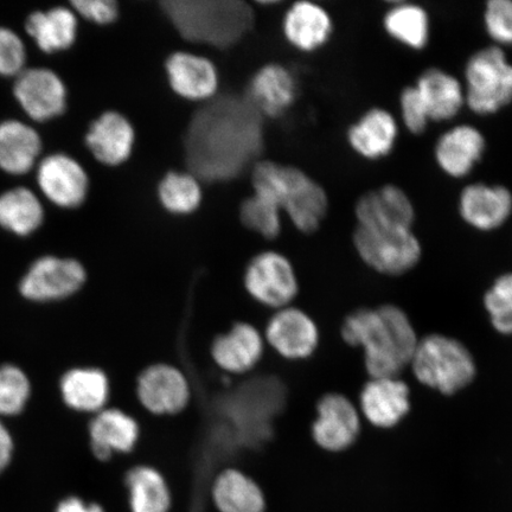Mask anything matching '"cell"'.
<instances>
[{
    "label": "cell",
    "mask_w": 512,
    "mask_h": 512,
    "mask_svg": "<svg viewBox=\"0 0 512 512\" xmlns=\"http://www.w3.org/2000/svg\"><path fill=\"white\" fill-rule=\"evenodd\" d=\"M335 21L328 9L309 0L293 3L285 12L283 34L290 46L300 53L322 50L332 40Z\"/></svg>",
    "instance_id": "obj_22"
},
{
    "label": "cell",
    "mask_w": 512,
    "mask_h": 512,
    "mask_svg": "<svg viewBox=\"0 0 512 512\" xmlns=\"http://www.w3.org/2000/svg\"><path fill=\"white\" fill-rule=\"evenodd\" d=\"M265 338L254 325L238 322L217 336L210 355L217 367L230 375H242L253 370L264 356Z\"/></svg>",
    "instance_id": "obj_24"
},
{
    "label": "cell",
    "mask_w": 512,
    "mask_h": 512,
    "mask_svg": "<svg viewBox=\"0 0 512 512\" xmlns=\"http://www.w3.org/2000/svg\"><path fill=\"white\" fill-rule=\"evenodd\" d=\"M413 85L424 101L431 123H450L466 108L463 81L444 68L422 70Z\"/></svg>",
    "instance_id": "obj_25"
},
{
    "label": "cell",
    "mask_w": 512,
    "mask_h": 512,
    "mask_svg": "<svg viewBox=\"0 0 512 512\" xmlns=\"http://www.w3.org/2000/svg\"><path fill=\"white\" fill-rule=\"evenodd\" d=\"M62 399L69 408L81 413H99L110 400V381L98 368H75L63 375Z\"/></svg>",
    "instance_id": "obj_28"
},
{
    "label": "cell",
    "mask_w": 512,
    "mask_h": 512,
    "mask_svg": "<svg viewBox=\"0 0 512 512\" xmlns=\"http://www.w3.org/2000/svg\"><path fill=\"white\" fill-rule=\"evenodd\" d=\"M126 488L132 512H169L171 492L155 467L138 465L126 473Z\"/></svg>",
    "instance_id": "obj_32"
},
{
    "label": "cell",
    "mask_w": 512,
    "mask_h": 512,
    "mask_svg": "<svg viewBox=\"0 0 512 512\" xmlns=\"http://www.w3.org/2000/svg\"><path fill=\"white\" fill-rule=\"evenodd\" d=\"M382 29L399 46L420 53L430 46L432 19L421 4L395 2L384 11Z\"/></svg>",
    "instance_id": "obj_27"
},
{
    "label": "cell",
    "mask_w": 512,
    "mask_h": 512,
    "mask_svg": "<svg viewBox=\"0 0 512 512\" xmlns=\"http://www.w3.org/2000/svg\"><path fill=\"white\" fill-rule=\"evenodd\" d=\"M160 8L185 41L217 49L236 46L254 27V10L241 0H168Z\"/></svg>",
    "instance_id": "obj_4"
},
{
    "label": "cell",
    "mask_w": 512,
    "mask_h": 512,
    "mask_svg": "<svg viewBox=\"0 0 512 512\" xmlns=\"http://www.w3.org/2000/svg\"><path fill=\"white\" fill-rule=\"evenodd\" d=\"M251 181L253 192L277 204L300 233H316L329 214L328 192L297 166L259 160Z\"/></svg>",
    "instance_id": "obj_3"
},
{
    "label": "cell",
    "mask_w": 512,
    "mask_h": 512,
    "mask_svg": "<svg viewBox=\"0 0 512 512\" xmlns=\"http://www.w3.org/2000/svg\"><path fill=\"white\" fill-rule=\"evenodd\" d=\"M87 281V271L75 259L43 256L25 273L19 291L32 302H53L78 293Z\"/></svg>",
    "instance_id": "obj_10"
},
{
    "label": "cell",
    "mask_w": 512,
    "mask_h": 512,
    "mask_svg": "<svg viewBox=\"0 0 512 512\" xmlns=\"http://www.w3.org/2000/svg\"><path fill=\"white\" fill-rule=\"evenodd\" d=\"M136 394L140 405L150 414L170 416L189 406L191 388L181 369L169 363H156L138 376Z\"/></svg>",
    "instance_id": "obj_13"
},
{
    "label": "cell",
    "mask_w": 512,
    "mask_h": 512,
    "mask_svg": "<svg viewBox=\"0 0 512 512\" xmlns=\"http://www.w3.org/2000/svg\"><path fill=\"white\" fill-rule=\"evenodd\" d=\"M44 220L42 203L27 188H16L0 195V226L19 236H28Z\"/></svg>",
    "instance_id": "obj_33"
},
{
    "label": "cell",
    "mask_w": 512,
    "mask_h": 512,
    "mask_svg": "<svg viewBox=\"0 0 512 512\" xmlns=\"http://www.w3.org/2000/svg\"><path fill=\"white\" fill-rule=\"evenodd\" d=\"M299 85L291 69L268 63L252 76L246 99L262 118L279 119L296 104Z\"/></svg>",
    "instance_id": "obj_21"
},
{
    "label": "cell",
    "mask_w": 512,
    "mask_h": 512,
    "mask_svg": "<svg viewBox=\"0 0 512 512\" xmlns=\"http://www.w3.org/2000/svg\"><path fill=\"white\" fill-rule=\"evenodd\" d=\"M462 81L466 108L478 117H492L512 105V62L502 48L490 44L471 54Z\"/></svg>",
    "instance_id": "obj_6"
},
{
    "label": "cell",
    "mask_w": 512,
    "mask_h": 512,
    "mask_svg": "<svg viewBox=\"0 0 512 512\" xmlns=\"http://www.w3.org/2000/svg\"><path fill=\"white\" fill-rule=\"evenodd\" d=\"M457 211L467 227L494 233L512 217V191L499 183L472 182L460 190Z\"/></svg>",
    "instance_id": "obj_11"
},
{
    "label": "cell",
    "mask_w": 512,
    "mask_h": 512,
    "mask_svg": "<svg viewBox=\"0 0 512 512\" xmlns=\"http://www.w3.org/2000/svg\"><path fill=\"white\" fill-rule=\"evenodd\" d=\"M409 368L422 386L445 396L469 387L478 370L470 349L457 338L443 334L420 338Z\"/></svg>",
    "instance_id": "obj_5"
},
{
    "label": "cell",
    "mask_w": 512,
    "mask_h": 512,
    "mask_svg": "<svg viewBox=\"0 0 512 512\" xmlns=\"http://www.w3.org/2000/svg\"><path fill=\"white\" fill-rule=\"evenodd\" d=\"M37 183L50 202L64 209H75L87 200L89 178L78 160L56 153L38 166Z\"/></svg>",
    "instance_id": "obj_20"
},
{
    "label": "cell",
    "mask_w": 512,
    "mask_h": 512,
    "mask_svg": "<svg viewBox=\"0 0 512 512\" xmlns=\"http://www.w3.org/2000/svg\"><path fill=\"white\" fill-rule=\"evenodd\" d=\"M14 453V440L6 427L0 422V473H2L11 462Z\"/></svg>",
    "instance_id": "obj_43"
},
{
    "label": "cell",
    "mask_w": 512,
    "mask_h": 512,
    "mask_svg": "<svg viewBox=\"0 0 512 512\" xmlns=\"http://www.w3.org/2000/svg\"><path fill=\"white\" fill-rule=\"evenodd\" d=\"M14 92L24 112L35 121L55 119L66 111V85L49 69H24L17 76Z\"/></svg>",
    "instance_id": "obj_19"
},
{
    "label": "cell",
    "mask_w": 512,
    "mask_h": 512,
    "mask_svg": "<svg viewBox=\"0 0 512 512\" xmlns=\"http://www.w3.org/2000/svg\"><path fill=\"white\" fill-rule=\"evenodd\" d=\"M243 286L256 303L272 310L291 306L299 293V280L290 259L275 251L256 254L243 274Z\"/></svg>",
    "instance_id": "obj_8"
},
{
    "label": "cell",
    "mask_w": 512,
    "mask_h": 512,
    "mask_svg": "<svg viewBox=\"0 0 512 512\" xmlns=\"http://www.w3.org/2000/svg\"><path fill=\"white\" fill-rule=\"evenodd\" d=\"M27 51L14 31L0 28V75L18 76L24 70Z\"/></svg>",
    "instance_id": "obj_40"
},
{
    "label": "cell",
    "mask_w": 512,
    "mask_h": 512,
    "mask_svg": "<svg viewBox=\"0 0 512 512\" xmlns=\"http://www.w3.org/2000/svg\"><path fill=\"white\" fill-rule=\"evenodd\" d=\"M356 226L374 229H414L416 208L408 192L394 183L370 189L357 198Z\"/></svg>",
    "instance_id": "obj_14"
},
{
    "label": "cell",
    "mask_w": 512,
    "mask_h": 512,
    "mask_svg": "<svg viewBox=\"0 0 512 512\" xmlns=\"http://www.w3.org/2000/svg\"><path fill=\"white\" fill-rule=\"evenodd\" d=\"M136 139V130L126 115L107 111L89 126L86 145L99 163L117 168L132 157Z\"/></svg>",
    "instance_id": "obj_23"
},
{
    "label": "cell",
    "mask_w": 512,
    "mask_h": 512,
    "mask_svg": "<svg viewBox=\"0 0 512 512\" xmlns=\"http://www.w3.org/2000/svg\"><path fill=\"white\" fill-rule=\"evenodd\" d=\"M264 150L262 117L246 98L223 96L208 102L189 125L185 153L200 181L226 182L259 162Z\"/></svg>",
    "instance_id": "obj_1"
},
{
    "label": "cell",
    "mask_w": 512,
    "mask_h": 512,
    "mask_svg": "<svg viewBox=\"0 0 512 512\" xmlns=\"http://www.w3.org/2000/svg\"><path fill=\"white\" fill-rule=\"evenodd\" d=\"M351 240L363 264L387 277H401L413 271L424 255V248L414 229L356 226Z\"/></svg>",
    "instance_id": "obj_7"
},
{
    "label": "cell",
    "mask_w": 512,
    "mask_h": 512,
    "mask_svg": "<svg viewBox=\"0 0 512 512\" xmlns=\"http://www.w3.org/2000/svg\"><path fill=\"white\" fill-rule=\"evenodd\" d=\"M485 311L498 334L512 336V272L499 275L485 292Z\"/></svg>",
    "instance_id": "obj_36"
},
{
    "label": "cell",
    "mask_w": 512,
    "mask_h": 512,
    "mask_svg": "<svg viewBox=\"0 0 512 512\" xmlns=\"http://www.w3.org/2000/svg\"><path fill=\"white\" fill-rule=\"evenodd\" d=\"M399 118L387 108L374 106L349 125L345 140L358 158L380 162L395 151L400 139Z\"/></svg>",
    "instance_id": "obj_16"
},
{
    "label": "cell",
    "mask_w": 512,
    "mask_h": 512,
    "mask_svg": "<svg viewBox=\"0 0 512 512\" xmlns=\"http://www.w3.org/2000/svg\"><path fill=\"white\" fill-rule=\"evenodd\" d=\"M166 80L171 91L191 102H209L220 88V74L206 56L176 51L164 63Z\"/></svg>",
    "instance_id": "obj_18"
},
{
    "label": "cell",
    "mask_w": 512,
    "mask_h": 512,
    "mask_svg": "<svg viewBox=\"0 0 512 512\" xmlns=\"http://www.w3.org/2000/svg\"><path fill=\"white\" fill-rule=\"evenodd\" d=\"M56 512H105L99 504L83 502L79 497L64 499Z\"/></svg>",
    "instance_id": "obj_42"
},
{
    "label": "cell",
    "mask_w": 512,
    "mask_h": 512,
    "mask_svg": "<svg viewBox=\"0 0 512 512\" xmlns=\"http://www.w3.org/2000/svg\"><path fill=\"white\" fill-rule=\"evenodd\" d=\"M25 29L44 53H56L69 49L75 43L79 29L78 15L73 9L63 6L46 12L37 11L28 17Z\"/></svg>",
    "instance_id": "obj_31"
},
{
    "label": "cell",
    "mask_w": 512,
    "mask_h": 512,
    "mask_svg": "<svg viewBox=\"0 0 512 512\" xmlns=\"http://www.w3.org/2000/svg\"><path fill=\"white\" fill-rule=\"evenodd\" d=\"M399 123L412 136L420 137L431 126L424 101H422L418 89L414 85H408L401 89L399 95Z\"/></svg>",
    "instance_id": "obj_39"
},
{
    "label": "cell",
    "mask_w": 512,
    "mask_h": 512,
    "mask_svg": "<svg viewBox=\"0 0 512 512\" xmlns=\"http://www.w3.org/2000/svg\"><path fill=\"white\" fill-rule=\"evenodd\" d=\"M211 496L220 512H265L266 498L258 483L245 472L226 469L216 476Z\"/></svg>",
    "instance_id": "obj_30"
},
{
    "label": "cell",
    "mask_w": 512,
    "mask_h": 512,
    "mask_svg": "<svg viewBox=\"0 0 512 512\" xmlns=\"http://www.w3.org/2000/svg\"><path fill=\"white\" fill-rule=\"evenodd\" d=\"M341 335L350 347L363 350L369 379L400 377L420 339L406 311L393 304L352 311L344 319Z\"/></svg>",
    "instance_id": "obj_2"
},
{
    "label": "cell",
    "mask_w": 512,
    "mask_h": 512,
    "mask_svg": "<svg viewBox=\"0 0 512 512\" xmlns=\"http://www.w3.org/2000/svg\"><path fill=\"white\" fill-rule=\"evenodd\" d=\"M483 27L492 46L512 48V0H489L483 9Z\"/></svg>",
    "instance_id": "obj_38"
},
{
    "label": "cell",
    "mask_w": 512,
    "mask_h": 512,
    "mask_svg": "<svg viewBox=\"0 0 512 512\" xmlns=\"http://www.w3.org/2000/svg\"><path fill=\"white\" fill-rule=\"evenodd\" d=\"M281 210L267 197L253 194L243 200L239 209L243 227L267 240L277 239L283 229Z\"/></svg>",
    "instance_id": "obj_35"
},
{
    "label": "cell",
    "mask_w": 512,
    "mask_h": 512,
    "mask_svg": "<svg viewBox=\"0 0 512 512\" xmlns=\"http://www.w3.org/2000/svg\"><path fill=\"white\" fill-rule=\"evenodd\" d=\"M157 198L160 206L170 215L194 214L203 201L200 178L190 171H169L158 183Z\"/></svg>",
    "instance_id": "obj_34"
},
{
    "label": "cell",
    "mask_w": 512,
    "mask_h": 512,
    "mask_svg": "<svg viewBox=\"0 0 512 512\" xmlns=\"http://www.w3.org/2000/svg\"><path fill=\"white\" fill-rule=\"evenodd\" d=\"M42 151V140L34 128L22 121L0 124V169L11 175H24L34 168Z\"/></svg>",
    "instance_id": "obj_29"
},
{
    "label": "cell",
    "mask_w": 512,
    "mask_h": 512,
    "mask_svg": "<svg viewBox=\"0 0 512 512\" xmlns=\"http://www.w3.org/2000/svg\"><path fill=\"white\" fill-rule=\"evenodd\" d=\"M411 389L400 377H376L364 384L358 409L362 419L380 430L399 426L411 412Z\"/></svg>",
    "instance_id": "obj_17"
},
{
    "label": "cell",
    "mask_w": 512,
    "mask_h": 512,
    "mask_svg": "<svg viewBox=\"0 0 512 512\" xmlns=\"http://www.w3.org/2000/svg\"><path fill=\"white\" fill-rule=\"evenodd\" d=\"M265 342L288 361H304L319 347L318 326L310 315L298 307L287 306L275 311L268 320Z\"/></svg>",
    "instance_id": "obj_15"
},
{
    "label": "cell",
    "mask_w": 512,
    "mask_h": 512,
    "mask_svg": "<svg viewBox=\"0 0 512 512\" xmlns=\"http://www.w3.org/2000/svg\"><path fill=\"white\" fill-rule=\"evenodd\" d=\"M70 5L76 15L98 25H111L120 16L119 4L115 0H75Z\"/></svg>",
    "instance_id": "obj_41"
},
{
    "label": "cell",
    "mask_w": 512,
    "mask_h": 512,
    "mask_svg": "<svg viewBox=\"0 0 512 512\" xmlns=\"http://www.w3.org/2000/svg\"><path fill=\"white\" fill-rule=\"evenodd\" d=\"M28 376L12 364L0 366V416L17 415L30 398Z\"/></svg>",
    "instance_id": "obj_37"
},
{
    "label": "cell",
    "mask_w": 512,
    "mask_h": 512,
    "mask_svg": "<svg viewBox=\"0 0 512 512\" xmlns=\"http://www.w3.org/2000/svg\"><path fill=\"white\" fill-rule=\"evenodd\" d=\"M488 152V139L479 127L469 124H454L435 140L433 159L446 177L466 179L483 162Z\"/></svg>",
    "instance_id": "obj_12"
},
{
    "label": "cell",
    "mask_w": 512,
    "mask_h": 512,
    "mask_svg": "<svg viewBox=\"0 0 512 512\" xmlns=\"http://www.w3.org/2000/svg\"><path fill=\"white\" fill-rule=\"evenodd\" d=\"M362 431V415L348 396L328 393L319 399L311 426L315 444L323 451L339 453L357 443Z\"/></svg>",
    "instance_id": "obj_9"
},
{
    "label": "cell",
    "mask_w": 512,
    "mask_h": 512,
    "mask_svg": "<svg viewBox=\"0 0 512 512\" xmlns=\"http://www.w3.org/2000/svg\"><path fill=\"white\" fill-rule=\"evenodd\" d=\"M88 432L92 452L101 462H107L117 453L132 452L140 438L137 420L118 408H105L96 413Z\"/></svg>",
    "instance_id": "obj_26"
}]
</instances>
